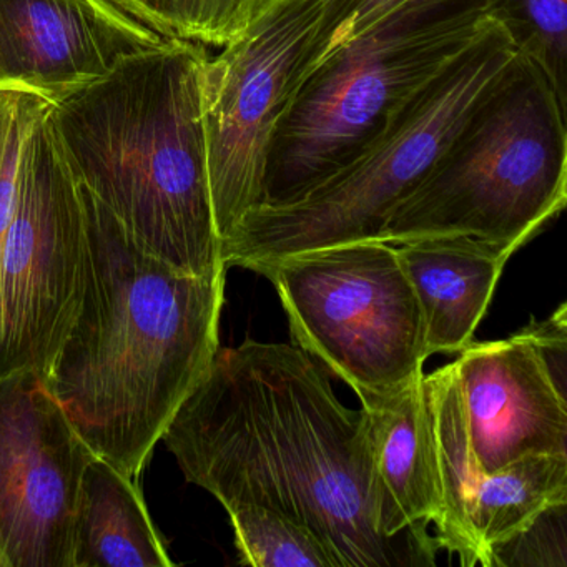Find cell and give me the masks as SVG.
<instances>
[{
  "label": "cell",
  "instance_id": "cell-1",
  "mask_svg": "<svg viewBox=\"0 0 567 567\" xmlns=\"http://www.w3.org/2000/svg\"><path fill=\"white\" fill-rule=\"evenodd\" d=\"M162 440L225 509L287 514L340 567L436 563V544L384 536L367 414L344 406L327 368L297 344L218 348Z\"/></svg>",
  "mask_w": 567,
  "mask_h": 567
},
{
  "label": "cell",
  "instance_id": "cell-2",
  "mask_svg": "<svg viewBox=\"0 0 567 567\" xmlns=\"http://www.w3.org/2000/svg\"><path fill=\"white\" fill-rule=\"evenodd\" d=\"M79 188L81 298L42 378L92 453L138 481L220 348L227 274H185L145 254Z\"/></svg>",
  "mask_w": 567,
  "mask_h": 567
},
{
  "label": "cell",
  "instance_id": "cell-3",
  "mask_svg": "<svg viewBox=\"0 0 567 567\" xmlns=\"http://www.w3.org/2000/svg\"><path fill=\"white\" fill-rule=\"evenodd\" d=\"M208 59L205 45L164 39L49 111L75 181L145 254L192 275L227 274L202 118Z\"/></svg>",
  "mask_w": 567,
  "mask_h": 567
},
{
  "label": "cell",
  "instance_id": "cell-4",
  "mask_svg": "<svg viewBox=\"0 0 567 567\" xmlns=\"http://www.w3.org/2000/svg\"><path fill=\"white\" fill-rule=\"evenodd\" d=\"M566 109L543 69L517 54L380 240L474 237L516 254L566 207Z\"/></svg>",
  "mask_w": 567,
  "mask_h": 567
},
{
  "label": "cell",
  "instance_id": "cell-5",
  "mask_svg": "<svg viewBox=\"0 0 567 567\" xmlns=\"http://www.w3.org/2000/svg\"><path fill=\"white\" fill-rule=\"evenodd\" d=\"M491 0H406L331 52L275 127L261 205H285L360 157L401 105L480 34Z\"/></svg>",
  "mask_w": 567,
  "mask_h": 567
},
{
  "label": "cell",
  "instance_id": "cell-6",
  "mask_svg": "<svg viewBox=\"0 0 567 567\" xmlns=\"http://www.w3.org/2000/svg\"><path fill=\"white\" fill-rule=\"evenodd\" d=\"M517 51L487 18L480 34L420 91L348 167L285 205H258L221 244L225 268L257 274L284 258L380 240L398 205L426 177Z\"/></svg>",
  "mask_w": 567,
  "mask_h": 567
},
{
  "label": "cell",
  "instance_id": "cell-7",
  "mask_svg": "<svg viewBox=\"0 0 567 567\" xmlns=\"http://www.w3.org/2000/svg\"><path fill=\"white\" fill-rule=\"evenodd\" d=\"M257 274L277 288L295 344L360 400L423 377V313L394 245H338L284 258Z\"/></svg>",
  "mask_w": 567,
  "mask_h": 567
},
{
  "label": "cell",
  "instance_id": "cell-8",
  "mask_svg": "<svg viewBox=\"0 0 567 567\" xmlns=\"http://www.w3.org/2000/svg\"><path fill=\"white\" fill-rule=\"evenodd\" d=\"M49 111L25 142L14 215L0 248V380L48 373L81 298L84 205Z\"/></svg>",
  "mask_w": 567,
  "mask_h": 567
},
{
  "label": "cell",
  "instance_id": "cell-9",
  "mask_svg": "<svg viewBox=\"0 0 567 567\" xmlns=\"http://www.w3.org/2000/svg\"><path fill=\"white\" fill-rule=\"evenodd\" d=\"M320 8L321 0H267L251 24L205 64L202 118L220 248L264 202L271 137L293 95Z\"/></svg>",
  "mask_w": 567,
  "mask_h": 567
},
{
  "label": "cell",
  "instance_id": "cell-10",
  "mask_svg": "<svg viewBox=\"0 0 567 567\" xmlns=\"http://www.w3.org/2000/svg\"><path fill=\"white\" fill-rule=\"evenodd\" d=\"M95 454L42 374L0 380V554L8 567H74L82 476Z\"/></svg>",
  "mask_w": 567,
  "mask_h": 567
},
{
  "label": "cell",
  "instance_id": "cell-11",
  "mask_svg": "<svg viewBox=\"0 0 567 567\" xmlns=\"http://www.w3.org/2000/svg\"><path fill=\"white\" fill-rule=\"evenodd\" d=\"M162 41L115 0H0V91L58 104Z\"/></svg>",
  "mask_w": 567,
  "mask_h": 567
},
{
  "label": "cell",
  "instance_id": "cell-12",
  "mask_svg": "<svg viewBox=\"0 0 567 567\" xmlns=\"http://www.w3.org/2000/svg\"><path fill=\"white\" fill-rule=\"evenodd\" d=\"M454 360L481 474L534 453L567 454V400L526 331L467 344Z\"/></svg>",
  "mask_w": 567,
  "mask_h": 567
},
{
  "label": "cell",
  "instance_id": "cell-13",
  "mask_svg": "<svg viewBox=\"0 0 567 567\" xmlns=\"http://www.w3.org/2000/svg\"><path fill=\"white\" fill-rule=\"evenodd\" d=\"M360 401L380 487L381 530L391 539L436 544L427 534L440 516V487L424 374L394 393Z\"/></svg>",
  "mask_w": 567,
  "mask_h": 567
},
{
  "label": "cell",
  "instance_id": "cell-14",
  "mask_svg": "<svg viewBox=\"0 0 567 567\" xmlns=\"http://www.w3.org/2000/svg\"><path fill=\"white\" fill-rule=\"evenodd\" d=\"M394 248L423 313L427 358L460 353L473 343L514 251L474 237L423 238Z\"/></svg>",
  "mask_w": 567,
  "mask_h": 567
},
{
  "label": "cell",
  "instance_id": "cell-15",
  "mask_svg": "<svg viewBox=\"0 0 567 567\" xmlns=\"http://www.w3.org/2000/svg\"><path fill=\"white\" fill-rule=\"evenodd\" d=\"M138 481L95 456L85 467L74 520V567H172Z\"/></svg>",
  "mask_w": 567,
  "mask_h": 567
},
{
  "label": "cell",
  "instance_id": "cell-16",
  "mask_svg": "<svg viewBox=\"0 0 567 567\" xmlns=\"http://www.w3.org/2000/svg\"><path fill=\"white\" fill-rule=\"evenodd\" d=\"M431 430H433L434 463L440 487V516L436 539L440 549L460 556L463 566L481 564L480 547L471 527V501L477 481V471L466 414L461 398L456 367L444 364L431 374H424Z\"/></svg>",
  "mask_w": 567,
  "mask_h": 567
},
{
  "label": "cell",
  "instance_id": "cell-17",
  "mask_svg": "<svg viewBox=\"0 0 567 567\" xmlns=\"http://www.w3.org/2000/svg\"><path fill=\"white\" fill-rule=\"evenodd\" d=\"M560 503H567V454H526L494 473L483 474L470 513L481 566L489 567L491 547Z\"/></svg>",
  "mask_w": 567,
  "mask_h": 567
},
{
  "label": "cell",
  "instance_id": "cell-18",
  "mask_svg": "<svg viewBox=\"0 0 567 567\" xmlns=\"http://www.w3.org/2000/svg\"><path fill=\"white\" fill-rule=\"evenodd\" d=\"M227 513L244 566L340 567L320 537L287 514L257 504H240Z\"/></svg>",
  "mask_w": 567,
  "mask_h": 567
},
{
  "label": "cell",
  "instance_id": "cell-19",
  "mask_svg": "<svg viewBox=\"0 0 567 567\" xmlns=\"http://www.w3.org/2000/svg\"><path fill=\"white\" fill-rule=\"evenodd\" d=\"M164 39L225 48L251 24L267 0H115Z\"/></svg>",
  "mask_w": 567,
  "mask_h": 567
},
{
  "label": "cell",
  "instance_id": "cell-20",
  "mask_svg": "<svg viewBox=\"0 0 567 567\" xmlns=\"http://www.w3.org/2000/svg\"><path fill=\"white\" fill-rule=\"evenodd\" d=\"M489 16L567 105V0H491Z\"/></svg>",
  "mask_w": 567,
  "mask_h": 567
},
{
  "label": "cell",
  "instance_id": "cell-21",
  "mask_svg": "<svg viewBox=\"0 0 567 567\" xmlns=\"http://www.w3.org/2000/svg\"><path fill=\"white\" fill-rule=\"evenodd\" d=\"M52 105L32 92L0 91V248L14 215L25 142Z\"/></svg>",
  "mask_w": 567,
  "mask_h": 567
},
{
  "label": "cell",
  "instance_id": "cell-22",
  "mask_svg": "<svg viewBox=\"0 0 567 567\" xmlns=\"http://www.w3.org/2000/svg\"><path fill=\"white\" fill-rule=\"evenodd\" d=\"M403 2L406 0H321L317 24L301 55L295 91L331 52L367 32Z\"/></svg>",
  "mask_w": 567,
  "mask_h": 567
},
{
  "label": "cell",
  "instance_id": "cell-23",
  "mask_svg": "<svg viewBox=\"0 0 567 567\" xmlns=\"http://www.w3.org/2000/svg\"><path fill=\"white\" fill-rule=\"evenodd\" d=\"M567 503L544 509L533 523L491 547L489 567L567 566Z\"/></svg>",
  "mask_w": 567,
  "mask_h": 567
},
{
  "label": "cell",
  "instance_id": "cell-24",
  "mask_svg": "<svg viewBox=\"0 0 567 567\" xmlns=\"http://www.w3.org/2000/svg\"><path fill=\"white\" fill-rule=\"evenodd\" d=\"M523 330L536 344L557 386L566 391L567 305H559V308L546 320L533 318V321Z\"/></svg>",
  "mask_w": 567,
  "mask_h": 567
},
{
  "label": "cell",
  "instance_id": "cell-25",
  "mask_svg": "<svg viewBox=\"0 0 567 567\" xmlns=\"http://www.w3.org/2000/svg\"><path fill=\"white\" fill-rule=\"evenodd\" d=\"M0 567H8L6 566L4 557H2V554H0Z\"/></svg>",
  "mask_w": 567,
  "mask_h": 567
}]
</instances>
